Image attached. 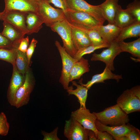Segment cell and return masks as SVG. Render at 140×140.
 <instances>
[{
	"label": "cell",
	"mask_w": 140,
	"mask_h": 140,
	"mask_svg": "<svg viewBox=\"0 0 140 140\" xmlns=\"http://www.w3.org/2000/svg\"><path fill=\"white\" fill-rule=\"evenodd\" d=\"M71 117L79 122L85 128L93 131L96 138L98 130L95 124L96 117L88 109L86 108L80 107L72 112Z\"/></svg>",
	"instance_id": "cell-11"
},
{
	"label": "cell",
	"mask_w": 140,
	"mask_h": 140,
	"mask_svg": "<svg viewBox=\"0 0 140 140\" xmlns=\"http://www.w3.org/2000/svg\"><path fill=\"white\" fill-rule=\"evenodd\" d=\"M114 138L116 140H129L127 137L125 136H122L117 137H114Z\"/></svg>",
	"instance_id": "cell-42"
},
{
	"label": "cell",
	"mask_w": 140,
	"mask_h": 140,
	"mask_svg": "<svg viewBox=\"0 0 140 140\" xmlns=\"http://www.w3.org/2000/svg\"><path fill=\"white\" fill-rule=\"evenodd\" d=\"M118 0H106L99 5L102 14L108 23L114 24L117 12L121 6L118 4Z\"/></svg>",
	"instance_id": "cell-18"
},
{
	"label": "cell",
	"mask_w": 140,
	"mask_h": 140,
	"mask_svg": "<svg viewBox=\"0 0 140 140\" xmlns=\"http://www.w3.org/2000/svg\"><path fill=\"white\" fill-rule=\"evenodd\" d=\"M17 50V48H0V60L14 65L15 64Z\"/></svg>",
	"instance_id": "cell-28"
},
{
	"label": "cell",
	"mask_w": 140,
	"mask_h": 140,
	"mask_svg": "<svg viewBox=\"0 0 140 140\" xmlns=\"http://www.w3.org/2000/svg\"><path fill=\"white\" fill-rule=\"evenodd\" d=\"M82 30L84 31L87 33L92 45L99 46L106 43L98 31L96 30L93 29Z\"/></svg>",
	"instance_id": "cell-30"
},
{
	"label": "cell",
	"mask_w": 140,
	"mask_h": 140,
	"mask_svg": "<svg viewBox=\"0 0 140 140\" xmlns=\"http://www.w3.org/2000/svg\"><path fill=\"white\" fill-rule=\"evenodd\" d=\"M73 85L76 87L75 89L73 88L67 90L68 95H72L75 96L78 98L80 104V107L86 108V102L87 97L88 89L85 87L81 85L78 84L75 81H71Z\"/></svg>",
	"instance_id": "cell-25"
},
{
	"label": "cell",
	"mask_w": 140,
	"mask_h": 140,
	"mask_svg": "<svg viewBox=\"0 0 140 140\" xmlns=\"http://www.w3.org/2000/svg\"><path fill=\"white\" fill-rule=\"evenodd\" d=\"M136 21H137L127 9H123L121 6L117 12L114 24L122 29Z\"/></svg>",
	"instance_id": "cell-23"
},
{
	"label": "cell",
	"mask_w": 140,
	"mask_h": 140,
	"mask_svg": "<svg viewBox=\"0 0 140 140\" xmlns=\"http://www.w3.org/2000/svg\"><path fill=\"white\" fill-rule=\"evenodd\" d=\"M89 70L88 60L82 57L74 64L69 74L70 81L80 79L84 74L89 72Z\"/></svg>",
	"instance_id": "cell-21"
},
{
	"label": "cell",
	"mask_w": 140,
	"mask_h": 140,
	"mask_svg": "<svg viewBox=\"0 0 140 140\" xmlns=\"http://www.w3.org/2000/svg\"><path fill=\"white\" fill-rule=\"evenodd\" d=\"M88 130L71 117L65 121L64 134L68 140H88Z\"/></svg>",
	"instance_id": "cell-10"
},
{
	"label": "cell",
	"mask_w": 140,
	"mask_h": 140,
	"mask_svg": "<svg viewBox=\"0 0 140 140\" xmlns=\"http://www.w3.org/2000/svg\"><path fill=\"white\" fill-rule=\"evenodd\" d=\"M121 29L114 24L108 23L100 25L94 29L98 31L106 43L110 44L115 40Z\"/></svg>",
	"instance_id": "cell-17"
},
{
	"label": "cell",
	"mask_w": 140,
	"mask_h": 140,
	"mask_svg": "<svg viewBox=\"0 0 140 140\" xmlns=\"http://www.w3.org/2000/svg\"><path fill=\"white\" fill-rule=\"evenodd\" d=\"M64 13L65 20L68 23L81 30L94 29L103 25L94 17L85 12L69 9Z\"/></svg>",
	"instance_id": "cell-2"
},
{
	"label": "cell",
	"mask_w": 140,
	"mask_h": 140,
	"mask_svg": "<svg viewBox=\"0 0 140 140\" xmlns=\"http://www.w3.org/2000/svg\"><path fill=\"white\" fill-rule=\"evenodd\" d=\"M70 26L72 28V41L76 51L81 48L92 45L87 33L84 31Z\"/></svg>",
	"instance_id": "cell-20"
},
{
	"label": "cell",
	"mask_w": 140,
	"mask_h": 140,
	"mask_svg": "<svg viewBox=\"0 0 140 140\" xmlns=\"http://www.w3.org/2000/svg\"><path fill=\"white\" fill-rule=\"evenodd\" d=\"M126 9L133 16L136 20L140 22V2L138 0H135L129 4Z\"/></svg>",
	"instance_id": "cell-31"
},
{
	"label": "cell",
	"mask_w": 140,
	"mask_h": 140,
	"mask_svg": "<svg viewBox=\"0 0 140 140\" xmlns=\"http://www.w3.org/2000/svg\"><path fill=\"white\" fill-rule=\"evenodd\" d=\"M27 13V12L16 10L6 13L3 12L2 20L10 23L24 34H27L25 23Z\"/></svg>",
	"instance_id": "cell-14"
},
{
	"label": "cell",
	"mask_w": 140,
	"mask_h": 140,
	"mask_svg": "<svg viewBox=\"0 0 140 140\" xmlns=\"http://www.w3.org/2000/svg\"><path fill=\"white\" fill-rule=\"evenodd\" d=\"M12 75L7 92V100L11 106H15L16 94L17 91L24 83L25 75L20 73L15 64L13 66Z\"/></svg>",
	"instance_id": "cell-13"
},
{
	"label": "cell",
	"mask_w": 140,
	"mask_h": 140,
	"mask_svg": "<svg viewBox=\"0 0 140 140\" xmlns=\"http://www.w3.org/2000/svg\"><path fill=\"white\" fill-rule=\"evenodd\" d=\"M25 23L28 34L38 32L42 28L44 23L39 15L32 12L27 13Z\"/></svg>",
	"instance_id": "cell-22"
},
{
	"label": "cell",
	"mask_w": 140,
	"mask_h": 140,
	"mask_svg": "<svg viewBox=\"0 0 140 140\" xmlns=\"http://www.w3.org/2000/svg\"><path fill=\"white\" fill-rule=\"evenodd\" d=\"M35 83V79L30 68L26 73L24 83L16 92L15 106L16 108H19L28 103Z\"/></svg>",
	"instance_id": "cell-6"
},
{
	"label": "cell",
	"mask_w": 140,
	"mask_h": 140,
	"mask_svg": "<svg viewBox=\"0 0 140 140\" xmlns=\"http://www.w3.org/2000/svg\"><path fill=\"white\" fill-rule=\"evenodd\" d=\"M18 47L0 33V48L10 49Z\"/></svg>",
	"instance_id": "cell-35"
},
{
	"label": "cell",
	"mask_w": 140,
	"mask_h": 140,
	"mask_svg": "<svg viewBox=\"0 0 140 140\" xmlns=\"http://www.w3.org/2000/svg\"></svg>",
	"instance_id": "cell-44"
},
{
	"label": "cell",
	"mask_w": 140,
	"mask_h": 140,
	"mask_svg": "<svg viewBox=\"0 0 140 140\" xmlns=\"http://www.w3.org/2000/svg\"><path fill=\"white\" fill-rule=\"evenodd\" d=\"M37 43L38 41L36 39L34 38H33L26 52L28 65L30 66L31 64V59L34 51L36 47Z\"/></svg>",
	"instance_id": "cell-34"
},
{
	"label": "cell",
	"mask_w": 140,
	"mask_h": 140,
	"mask_svg": "<svg viewBox=\"0 0 140 140\" xmlns=\"http://www.w3.org/2000/svg\"><path fill=\"white\" fill-rule=\"evenodd\" d=\"M96 138L97 140H113V136L106 131L98 130Z\"/></svg>",
	"instance_id": "cell-38"
},
{
	"label": "cell",
	"mask_w": 140,
	"mask_h": 140,
	"mask_svg": "<svg viewBox=\"0 0 140 140\" xmlns=\"http://www.w3.org/2000/svg\"><path fill=\"white\" fill-rule=\"evenodd\" d=\"M55 44L60 54L62 64V68L59 82L62 85L64 89L67 90L73 88L69 86V74L74 63L78 61L70 56L58 41H56Z\"/></svg>",
	"instance_id": "cell-5"
},
{
	"label": "cell",
	"mask_w": 140,
	"mask_h": 140,
	"mask_svg": "<svg viewBox=\"0 0 140 140\" xmlns=\"http://www.w3.org/2000/svg\"><path fill=\"white\" fill-rule=\"evenodd\" d=\"M3 29L1 33L16 46L18 47L25 35L13 25L3 21Z\"/></svg>",
	"instance_id": "cell-19"
},
{
	"label": "cell",
	"mask_w": 140,
	"mask_h": 140,
	"mask_svg": "<svg viewBox=\"0 0 140 140\" xmlns=\"http://www.w3.org/2000/svg\"><path fill=\"white\" fill-rule=\"evenodd\" d=\"M140 22L136 21L122 29L115 41H121L128 38L140 37Z\"/></svg>",
	"instance_id": "cell-24"
},
{
	"label": "cell",
	"mask_w": 140,
	"mask_h": 140,
	"mask_svg": "<svg viewBox=\"0 0 140 140\" xmlns=\"http://www.w3.org/2000/svg\"><path fill=\"white\" fill-rule=\"evenodd\" d=\"M121 52L118 42L115 40L110 44L107 49L103 50L101 53H94L90 59L92 61H99L104 62L106 66L113 71L115 70L114 60Z\"/></svg>",
	"instance_id": "cell-9"
},
{
	"label": "cell",
	"mask_w": 140,
	"mask_h": 140,
	"mask_svg": "<svg viewBox=\"0 0 140 140\" xmlns=\"http://www.w3.org/2000/svg\"><path fill=\"white\" fill-rule=\"evenodd\" d=\"M95 124L98 130L106 131L113 138L122 136H126L130 131L136 128L128 123L120 126H109L102 124L97 120H96Z\"/></svg>",
	"instance_id": "cell-15"
},
{
	"label": "cell",
	"mask_w": 140,
	"mask_h": 140,
	"mask_svg": "<svg viewBox=\"0 0 140 140\" xmlns=\"http://www.w3.org/2000/svg\"><path fill=\"white\" fill-rule=\"evenodd\" d=\"M10 125L8 122L6 116L4 113H0V135H7L9 129Z\"/></svg>",
	"instance_id": "cell-32"
},
{
	"label": "cell",
	"mask_w": 140,
	"mask_h": 140,
	"mask_svg": "<svg viewBox=\"0 0 140 140\" xmlns=\"http://www.w3.org/2000/svg\"><path fill=\"white\" fill-rule=\"evenodd\" d=\"M117 104L126 114L140 110V98L134 93L131 89L124 91L118 97Z\"/></svg>",
	"instance_id": "cell-8"
},
{
	"label": "cell",
	"mask_w": 140,
	"mask_h": 140,
	"mask_svg": "<svg viewBox=\"0 0 140 140\" xmlns=\"http://www.w3.org/2000/svg\"><path fill=\"white\" fill-rule=\"evenodd\" d=\"M50 27L53 31L57 32L60 37L63 43V47L66 52L73 58L77 51L72 41L71 26L64 19L55 23Z\"/></svg>",
	"instance_id": "cell-4"
},
{
	"label": "cell",
	"mask_w": 140,
	"mask_h": 140,
	"mask_svg": "<svg viewBox=\"0 0 140 140\" xmlns=\"http://www.w3.org/2000/svg\"><path fill=\"white\" fill-rule=\"evenodd\" d=\"M15 65L18 71L22 74L25 75L26 72L30 68L26 53L17 50Z\"/></svg>",
	"instance_id": "cell-27"
},
{
	"label": "cell",
	"mask_w": 140,
	"mask_h": 140,
	"mask_svg": "<svg viewBox=\"0 0 140 140\" xmlns=\"http://www.w3.org/2000/svg\"><path fill=\"white\" fill-rule=\"evenodd\" d=\"M3 11L2 12H0V20H2V17L3 15Z\"/></svg>",
	"instance_id": "cell-43"
},
{
	"label": "cell",
	"mask_w": 140,
	"mask_h": 140,
	"mask_svg": "<svg viewBox=\"0 0 140 140\" xmlns=\"http://www.w3.org/2000/svg\"><path fill=\"white\" fill-rule=\"evenodd\" d=\"M38 5L39 14L44 23L50 27L55 23L65 19L64 12L55 9L49 3L48 0H36Z\"/></svg>",
	"instance_id": "cell-3"
},
{
	"label": "cell",
	"mask_w": 140,
	"mask_h": 140,
	"mask_svg": "<svg viewBox=\"0 0 140 140\" xmlns=\"http://www.w3.org/2000/svg\"><path fill=\"white\" fill-rule=\"evenodd\" d=\"M4 13L16 10L27 13L32 12L39 15L36 0H4Z\"/></svg>",
	"instance_id": "cell-12"
},
{
	"label": "cell",
	"mask_w": 140,
	"mask_h": 140,
	"mask_svg": "<svg viewBox=\"0 0 140 140\" xmlns=\"http://www.w3.org/2000/svg\"><path fill=\"white\" fill-rule=\"evenodd\" d=\"M129 140H140V131L136 128L130 131L126 136Z\"/></svg>",
	"instance_id": "cell-39"
},
{
	"label": "cell",
	"mask_w": 140,
	"mask_h": 140,
	"mask_svg": "<svg viewBox=\"0 0 140 140\" xmlns=\"http://www.w3.org/2000/svg\"><path fill=\"white\" fill-rule=\"evenodd\" d=\"M69 9L87 13L103 24L106 20L99 5H93L84 0H66Z\"/></svg>",
	"instance_id": "cell-7"
},
{
	"label": "cell",
	"mask_w": 140,
	"mask_h": 140,
	"mask_svg": "<svg viewBox=\"0 0 140 140\" xmlns=\"http://www.w3.org/2000/svg\"><path fill=\"white\" fill-rule=\"evenodd\" d=\"M49 3H52L56 7L61 9L64 12L68 10L66 0H48Z\"/></svg>",
	"instance_id": "cell-36"
},
{
	"label": "cell",
	"mask_w": 140,
	"mask_h": 140,
	"mask_svg": "<svg viewBox=\"0 0 140 140\" xmlns=\"http://www.w3.org/2000/svg\"><path fill=\"white\" fill-rule=\"evenodd\" d=\"M58 128L57 127L50 132H48L44 131H41V134L43 136V140H60L57 136Z\"/></svg>",
	"instance_id": "cell-33"
},
{
	"label": "cell",
	"mask_w": 140,
	"mask_h": 140,
	"mask_svg": "<svg viewBox=\"0 0 140 140\" xmlns=\"http://www.w3.org/2000/svg\"><path fill=\"white\" fill-rule=\"evenodd\" d=\"M111 71L108 66H106L103 71L101 73L93 75L91 80L88 81L86 84L82 83V78L79 80L78 83L80 85L86 87L89 89L94 84L104 83V81L107 80L115 79L118 82L120 79H123L121 75L114 74Z\"/></svg>",
	"instance_id": "cell-16"
},
{
	"label": "cell",
	"mask_w": 140,
	"mask_h": 140,
	"mask_svg": "<svg viewBox=\"0 0 140 140\" xmlns=\"http://www.w3.org/2000/svg\"><path fill=\"white\" fill-rule=\"evenodd\" d=\"M88 139L89 140H97L94 132L93 131L88 130Z\"/></svg>",
	"instance_id": "cell-40"
},
{
	"label": "cell",
	"mask_w": 140,
	"mask_h": 140,
	"mask_svg": "<svg viewBox=\"0 0 140 140\" xmlns=\"http://www.w3.org/2000/svg\"><path fill=\"white\" fill-rule=\"evenodd\" d=\"M29 40L28 36L23 38L21 40L17 50L19 51L26 53L27 49L29 46Z\"/></svg>",
	"instance_id": "cell-37"
},
{
	"label": "cell",
	"mask_w": 140,
	"mask_h": 140,
	"mask_svg": "<svg viewBox=\"0 0 140 140\" xmlns=\"http://www.w3.org/2000/svg\"><path fill=\"white\" fill-rule=\"evenodd\" d=\"M110 44L107 43L99 46H94L93 45L81 48L77 51L74 58L78 61L83 56L87 54H90L96 50L104 48H107Z\"/></svg>",
	"instance_id": "cell-29"
},
{
	"label": "cell",
	"mask_w": 140,
	"mask_h": 140,
	"mask_svg": "<svg viewBox=\"0 0 140 140\" xmlns=\"http://www.w3.org/2000/svg\"><path fill=\"white\" fill-rule=\"evenodd\" d=\"M121 52H127L140 59V38L129 42L124 41L118 42Z\"/></svg>",
	"instance_id": "cell-26"
},
{
	"label": "cell",
	"mask_w": 140,
	"mask_h": 140,
	"mask_svg": "<svg viewBox=\"0 0 140 140\" xmlns=\"http://www.w3.org/2000/svg\"><path fill=\"white\" fill-rule=\"evenodd\" d=\"M93 113L96 120L105 125L120 126L126 124L129 121L128 114L117 104L105 108L102 111Z\"/></svg>",
	"instance_id": "cell-1"
},
{
	"label": "cell",
	"mask_w": 140,
	"mask_h": 140,
	"mask_svg": "<svg viewBox=\"0 0 140 140\" xmlns=\"http://www.w3.org/2000/svg\"><path fill=\"white\" fill-rule=\"evenodd\" d=\"M131 89L135 95L138 98H140V86H136L132 87Z\"/></svg>",
	"instance_id": "cell-41"
}]
</instances>
